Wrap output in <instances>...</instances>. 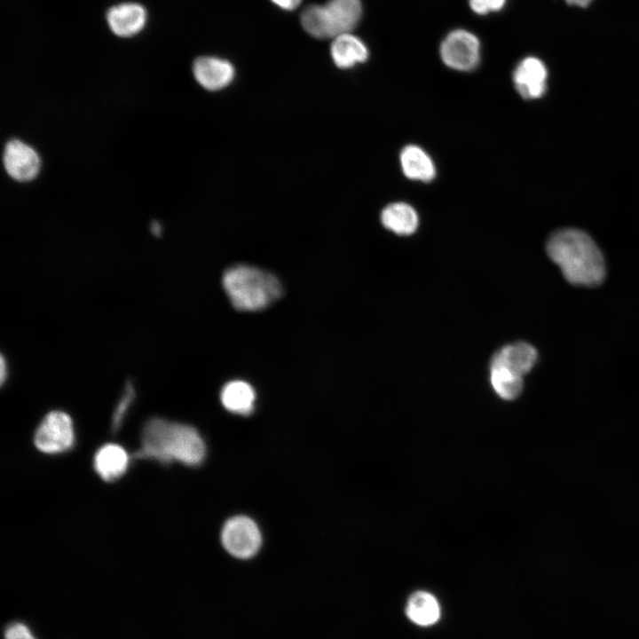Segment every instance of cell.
<instances>
[{"label": "cell", "instance_id": "obj_8", "mask_svg": "<svg viewBox=\"0 0 639 639\" xmlns=\"http://www.w3.org/2000/svg\"><path fill=\"white\" fill-rule=\"evenodd\" d=\"M3 162L8 175L20 182L34 179L40 170L37 153L24 142L12 139L4 147Z\"/></svg>", "mask_w": 639, "mask_h": 639}, {"label": "cell", "instance_id": "obj_21", "mask_svg": "<svg viewBox=\"0 0 639 639\" xmlns=\"http://www.w3.org/2000/svg\"><path fill=\"white\" fill-rule=\"evenodd\" d=\"M4 639H36L30 628L22 622H12L4 630Z\"/></svg>", "mask_w": 639, "mask_h": 639}, {"label": "cell", "instance_id": "obj_17", "mask_svg": "<svg viewBox=\"0 0 639 639\" xmlns=\"http://www.w3.org/2000/svg\"><path fill=\"white\" fill-rule=\"evenodd\" d=\"M220 399L224 407L229 412L248 415L254 410L256 392L248 383L233 380L222 388Z\"/></svg>", "mask_w": 639, "mask_h": 639}, {"label": "cell", "instance_id": "obj_2", "mask_svg": "<svg viewBox=\"0 0 639 639\" xmlns=\"http://www.w3.org/2000/svg\"><path fill=\"white\" fill-rule=\"evenodd\" d=\"M206 454L205 443L193 426L161 418L150 419L142 431L138 458H149L162 463L174 461L197 466Z\"/></svg>", "mask_w": 639, "mask_h": 639}, {"label": "cell", "instance_id": "obj_15", "mask_svg": "<svg viewBox=\"0 0 639 639\" xmlns=\"http://www.w3.org/2000/svg\"><path fill=\"white\" fill-rule=\"evenodd\" d=\"M399 159L404 175L412 180L430 182L436 176L433 160L418 146H405L400 153Z\"/></svg>", "mask_w": 639, "mask_h": 639}, {"label": "cell", "instance_id": "obj_23", "mask_svg": "<svg viewBox=\"0 0 639 639\" xmlns=\"http://www.w3.org/2000/svg\"><path fill=\"white\" fill-rule=\"evenodd\" d=\"M274 4L285 11L296 9L303 0H271Z\"/></svg>", "mask_w": 639, "mask_h": 639}, {"label": "cell", "instance_id": "obj_22", "mask_svg": "<svg viewBox=\"0 0 639 639\" xmlns=\"http://www.w3.org/2000/svg\"><path fill=\"white\" fill-rule=\"evenodd\" d=\"M506 0H469L471 9L478 14L501 10Z\"/></svg>", "mask_w": 639, "mask_h": 639}, {"label": "cell", "instance_id": "obj_20", "mask_svg": "<svg viewBox=\"0 0 639 639\" xmlns=\"http://www.w3.org/2000/svg\"><path fill=\"white\" fill-rule=\"evenodd\" d=\"M135 397L136 390L134 384L129 381L126 383L122 397L114 410L112 417V429L114 431L117 430L121 427L127 412L135 399Z\"/></svg>", "mask_w": 639, "mask_h": 639}, {"label": "cell", "instance_id": "obj_11", "mask_svg": "<svg viewBox=\"0 0 639 639\" xmlns=\"http://www.w3.org/2000/svg\"><path fill=\"white\" fill-rule=\"evenodd\" d=\"M147 13L144 6L137 3H122L112 6L106 13L111 31L121 37L138 34L145 27Z\"/></svg>", "mask_w": 639, "mask_h": 639}, {"label": "cell", "instance_id": "obj_16", "mask_svg": "<svg viewBox=\"0 0 639 639\" xmlns=\"http://www.w3.org/2000/svg\"><path fill=\"white\" fill-rule=\"evenodd\" d=\"M381 222L386 229L398 235H410L418 228L419 217L411 205L393 202L383 209Z\"/></svg>", "mask_w": 639, "mask_h": 639}, {"label": "cell", "instance_id": "obj_14", "mask_svg": "<svg viewBox=\"0 0 639 639\" xmlns=\"http://www.w3.org/2000/svg\"><path fill=\"white\" fill-rule=\"evenodd\" d=\"M330 54L337 67L347 69L365 62L368 58V50L359 37L347 33L333 39Z\"/></svg>", "mask_w": 639, "mask_h": 639}, {"label": "cell", "instance_id": "obj_19", "mask_svg": "<svg viewBox=\"0 0 639 639\" xmlns=\"http://www.w3.org/2000/svg\"><path fill=\"white\" fill-rule=\"evenodd\" d=\"M490 383L497 396L504 400L517 398L523 390V376L501 365L490 364Z\"/></svg>", "mask_w": 639, "mask_h": 639}, {"label": "cell", "instance_id": "obj_9", "mask_svg": "<svg viewBox=\"0 0 639 639\" xmlns=\"http://www.w3.org/2000/svg\"><path fill=\"white\" fill-rule=\"evenodd\" d=\"M193 74L202 88L209 91H217L233 83L235 77V68L227 59L214 56H202L194 60Z\"/></svg>", "mask_w": 639, "mask_h": 639}, {"label": "cell", "instance_id": "obj_12", "mask_svg": "<svg viewBox=\"0 0 639 639\" xmlns=\"http://www.w3.org/2000/svg\"><path fill=\"white\" fill-rule=\"evenodd\" d=\"M538 353L535 348L525 342L503 346L491 359L490 364L501 365L524 376L535 365Z\"/></svg>", "mask_w": 639, "mask_h": 639}, {"label": "cell", "instance_id": "obj_13", "mask_svg": "<svg viewBox=\"0 0 639 639\" xmlns=\"http://www.w3.org/2000/svg\"><path fill=\"white\" fill-rule=\"evenodd\" d=\"M129 462V455L122 446L106 444L95 454L93 466L103 480L110 482L121 477L126 472Z\"/></svg>", "mask_w": 639, "mask_h": 639}, {"label": "cell", "instance_id": "obj_5", "mask_svg": "<svg viewBox=\"0 0 639 639\" xmlns=\"http://www.w3.org/2000/svg\"><path fill=\"white\" fill-rule=\"evenodd\" d=\"M221 542L232 556L248 559L254 556L262 544L257 525L249 517L236 516L225 522L221 531Z\"/></svg>", "mask_w": 639, "mask_h": 639}, {"label": "cell", "instance_id": "obj_4", "mask_svg": "<svg viewBox=\"0 0 639 639\" xmlns=\"http://www.w3.org/2000/svg\"><path fill=\"white\" fill-rule=\"evenodd\" d=\"M362 14L360 0H328L311 4L301 14L304 29L318 39H327L351 33Z\"/></svg>", "mask_w": 639, "mask_h": 639}, {"label": "cell", "instance_id": "obj_26", "mask_svg": "<svg viewBox=\"0 0 639 639\" xmlns=\"http://www.w3.org/2000/svg\"><path fill=\"white\" fill-rule=\"evenodd\" d=\"M150 227H151V233H152L154 235L159 236V235L162 233V227H161L160 224H159L157 221H154V222L151 224V226H150Z\"/></svg>", "mask_w": 639, "mask_h": 639}, {"label": "cell", "instance_id": "obj_24", "mask_svg": "<svg viewBox=\"0 0 639 639\" xmlns=\"http://www.w3.org/2000/svg\"><path fill=\"white\" fill-rule=\"evenodd\" d=\"M9 376V367H8V361L6 358L4 356V354L1 355L0 359V382L1 384H4L7 378Z\"/></svg>", "mask_w": 639, "mask_h": 639}, {"label": "cell", "instance_id": "obj_18", "mask_svg": "<svg viewBox=\"0 0 639 639\" xmlns=\"http://www.w3.org/2000/svg\"><path fill=\"white\" fill-rule=\"evenodd\" d=\"M407 617L419 626L435 624L440 617V607L436 597L430 593L419 590L413 593L406 604Z\"/></svg>", "mask_w": 639, "mask_h": 639}, {"label": "cell", "instance_id": "obj_10", "mask_svg": "<svg viewBox=\"0 0 639 639\" xmlns=\"http://www.w3.org/2000/svg\"><path fill=\"white\" fill-rule=\"evenodd\" d=\"M548 70L536 57L522 59L513 72V83L517 92L525 99L540 98L547 89Z\"/></svg>", "mask_w": 639, "mask_h": 639}, {"label": "cell", "instance_id": "obj_3", "mask_svg": "<svg viewBox=\"0 0 639 639\" xmlns=\"http://www.w3.org/2000/svg\"><path fill=\"white\" fill-rule=\"evenodd\" d=\"M222 284L233 307L244 312L264 309L283 292L275 275L245 264L228 268L223 274Z\"/></svg>", "mask_w": 639, "mask_h": 639}, {"label": "cell", "instance_id": "obj_6", "mask_svg": "<svg viewBox=\"0 0 639 639\" xmlns=\"http://www.w3.org/2000/svg\"><path fill=\"white\" fill-rule=\"evenodd\" d=\"M34 441L45 454H59L70 449L75 441L71 417L59 410L48 413L36 429Z\"/></svg>", "mask_w": 639, "mask_h": 639}, {"label": "cell", "instance_id": "obj_7", "mask_svg": "<svg viewBox=\"0 0 639 639\" xmlns=\"http://www.w3.org/2000/svg\"><path fill=\"white\" fill-rule=\"evenodd\" d=\"M443 62L454 70L470 71L480 59V43L477 37L463 29L452 31L440 46Z\"/></svg>", "mask_w": 639, "mask_h": 639}, {"label": "cell", "instance_id": "obj_1", "mask_svg": "<svg viewBox=\"0 0 639 639\" xmlns=\"http://www.w3.org/2000/svg\"><path fill=\"white\" fill-rule=\"evenodd\" d=\"M550 259L567 281L579 286H596L604 279L603 255L592 238L581 230L565 228L555 232L547 241Z\"/></svg>", "mask_w": 639, "mask_h": 639}, {"label": "cell", "instance_id": "obj_25", "mask_svg": "<svg viewBox=\"0 0 639 639\" xmlns=\"http://www.w3.org/2000/svg\"><path fill=\"white\" fill-rule=\"evenodd\" d=\"M568 4L579 7H587L592 0H565Z\"/></svg>", "mask_w": 639, "mask_h": 639}]
</instances>
